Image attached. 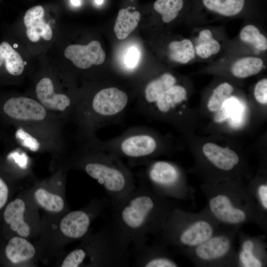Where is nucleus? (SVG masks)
I'll list each match as a JSON object with an SVG mask.
<instances>
[{
  "label": "nucleus",
  "instance_id": "obj_2",
  "mask_svg": "<svg viewBox=\"0 0 267 267\" xmlns=\"http://www.w3.org/2000/svg\"><path fill=\"white\" fill-rule=\"evenodd\" d=\"M72 165L84 171L103 188L112 206L136 186L130 169L121 158L109 152L84 146L73 158Z\"/></svg>",
  "mask_w": 267,
  "mask_h": 267
},
{
  "label": "nucleus",
  "instance_id": "obj_19",
  "mask_svg": "<svg viewBox=\"0 0 267 267\" xmlns=\"http://www.w3.org/2000/svg\"><path fill=\"white\" fill-rule=\"evenodd\" d=\"M177 79L170 73H164L149 81L144 86L137 107L151 103L164 91L176 84Z\"/></svg>",
  "mask_w": 267,
  "mask_h": 267
},
{
  "label": "nucleus",
  "instance_id": "obj_15",
  "mask_svg": "<svg viewBox=\"0 0 267 267\" xmlns=\"http://www.w3.org/2000/svg\"><path fill=\"white\" fill-rule=\"evenodd\" d=\"M44 9L41 5L29 8L24 16V23L27 28L26 35L32 42H37L42 37L50 40L52 36V30L44 19Z\"/></svg>",
  "mask_w": 267,
  "mask_h": 267
},
{
  "label": "nucleus",
  "instance_id": "obj_35",
  "mask_svg": "<svg viewBox=\"0 0 267 267\" xmlns=\"http://www.w3.org/2000/svg\"><path fill=\"white\" fill-rule=\"evenodd\" d=\"M258 196L263 208L267 210V185H261L258 190Z\"/></svg>",
  "mask_w": 267,
  "mask_h": 267
},
{
  "label": "nucleus",
  "instance_id": "obj_9",
  "mask_svg": "<svg viewBox=\"0 0 267 267\" xmlns=\"http://www.w3.org/2000/svg\"><path fill=\"white\" fill-rule=\"evenodd\" d=\"M53 81L48 77L42 78L35 88L36 100L60 121L72 116L78 98L66 94H56Z\"/></svg>",
  "mask_w": 267,
  "mask_h": 267
},
{
  "label": "nucleus",
  "instance_id": "obj_5",
  "mask_svg": "<svg viewBox=\"0 0 267 267\" xmlns=\"http://www.w3.org/2000/svg\"><path fill=\"white\" fill-rule=\"evenodd\" d=\"M2 110L21 127L44 140L60 141L61 121L36 99L23 96L12 97L5 101Z\"/></svg>",
  "mask_w": 267,
  "mask_h": 267
},
{
  "label": "nucleus",
  "instance_id": "obj_11",
  "mask_svg": "<svg viewBox=\"0 0 267 267\" xmlns=\"http://www.w3.org/2000/svg\"><path fill=\"white\" fill-rule=\"evenodd\" d=\"M64 55L82 69L101 64L105 59V52L97 41H92L87 45H70L65 49Z\"/></svg>",
  "mask_w": 267,
  "mask_h": 267
},
{
  "label": "nucleus",
  "instance_id": "obj_30",
  "mask_svg": "<svg viewBox=\"0 0 267 267\" xmlns=\"http://www.w3.org/2000/svg\"><path fill=\"white\" fill-rule=\"evenodd\" d=\"M254 244L251 240L245 241L242 246L239 258L241 264L245 267H261V261L254 254Z\"/></svg>",
  "mask_w": 267,
  "mask_h": 267
},
{
  "label": "nucleus",
  "instance_id": "obj_16",
  "mask_svg": "<svg viewBox=\"0 0 267 267\" xmlns=\"http://www.w3.org/2000/svg\"><path fill=\"white\" fill-rule=\"evenodd\" d=\"M202 150L209 161L217 168L223 171L233 169L239 161L238 156L234 151L213 143L205 144Z\"/></svg>",
  "mask_w": 267,
  "mask_h": 267
},
{
  "label": "nucleus",
  "instance_id": "obj_14",
  "mask_svg": "<svg viewBox=\"0 0 267 267\" xmlns=\"http://www.w3.org/2000/svg\"><path fill=\"white\" fill-rule=\"evenodd\" d=\"M27 205L21 198H16L6 207L3 214L5 222L18 236L28 238L32 233L27 217Z\"/></svg>",
  "mask_w": 267,
  "mask_h": 267
},
{
  "label": "nucleus",
  "instance_id": "obj_21",
  "mask_svg": "<svg viewBox=\"0 0 267 267\" xmlns=\"http://www.w3.org/2000/svg\"><path fill=\"white\" fill-rule=\"evenodd\" d=\"M129 8L121 9L115 21L114 31L119 40L126 39L136 27L140 18L138 11L131 12Z\"/></svg>",
  "mask_w": 267,
  "mask_h": 267
},
{
  "label": "nucleus",
  "instance_id": "obj_10",
  "mask_svg": "<svg viewBox=\"0 0 267 267\" xmlns=\"http://www.w3.org/2000/svg\"><path fill=\"white\" fill-rule=\"evenodd\" d=\"M186 99V91L175 84L162 92L153 102L138 107L146 116H171Z\"/></svg>",
  "mask_w": 267,
  "mask_h": 267
},
{
  "label": "nucleus",
  "instance_id": "obj_17",
  "mask_svg": "<svg viewBox=\"0 0 267 267\" xmlns=\"http://www.w3.org/2000/svg\"><path fill=\"white\" fill-rule=\"evenodd\" d=\"M5 254L10 262L17 265L31 261L35 257L36 251L34 245L27 238L17 235L8 241Z\"/></svg>",
  "mask_w": 267,
  "mask_h": 267
},
{
  "label": "nucleus",
  "instance_id": "obj_28",
  "mask_svg": "<svg viewBox=\"0 0 267 267\" xmlns=\"http://www.w3.org/2000/svg\"><path fill=\"white\" fill-rule=\"evenodd\" d=\"M240 38L244 42L253 44L257 49L264 51L267 48V39L259 29L253 25L244 27L240 31Z\"/></svg>",
  "mask_w": 267,
  "mask_h": 267
},
{
  "label": "nucleus",
  "instance_id": "obj_12",
  "mask_svg": "<svg viewBox=\"0 0 267 267\" xmlns=\"http://www.w3.org/2000/svg\"><path fill=\"white\" fill-rule=\"evenodd\" d=\"M208 203L211 212L222 222L237 225L246 220V212L235 206L229 197L225 194L215 195L210 198Z\"/></svg>",
  "mask_w": 267,
  "mask_h": 267
},
{
  "label": "nucleus",
  "instance_id": "obj_26",
  "mask_svg": "<svg viewBox=\"0 0 267 267\" xmlns=\"http://www.w3.org/2000/svg\"><path fill=\"white\" fill-rule=\"evenodd\" d=\"M197 42L196 53L203 58H207L217 53L221 49L220 44L213 38L211 31L208 29L200 31Z\"/></svg>",
  "mask_w": 267,
  "mask_h": 267
},
{
  "label": "nucleus",
  "instance_id": "obj_31",
  "mask_svg": "<svg viewBox=\"0 0 267 267\" xmlns=\"http://www.w3.org/2000/svg\"><path fill=\"white\" fill-rule=\"evenodd\" d=\"M86 253L81 246L68 253L61 264V267H79L84 266Z\"/></svg>",
  "mask_w": 267,
  "mask_h": 267
},
{
  "label": "nucleus",
  "instance_id": "obj_3",
  "mask_svg": "<svg viewBox=\"0 0 267 267\" xmlns=\"http://www.w3.org/2000/svg\"><path fill=\"white\" fill-rule=\"evenodd\" d=\"M130 97L114 86L101 88L91 96L78 98L72 117L86 142L95 138L100 128L120 121L130 105Z\"/></svg>",
  "mask_w": 267,
  "mask_h": 267
},
{
  "label": "nucleus",
  "instance_id": "obj_29",
  "mask_svg": "<svg viewBox=\"0 0 267 267\" xmlns=\"http://www.w3.org/2000/svg\"><path fill=\"white\" fill-rule=\"evenodd\" d=\"M233 88L227 82L223 83L219 85L214 90L211 95L208 103V108L212 112L219 110L224 102L230 96Z\"/></svg>",
  "mask_w": 267,
  "mask_h": 267
},
{
  "label": "nucleus",
  "instance_id": "obj_8",
  "mask_svg": "<svg viewBox=\"0 0 267 267\" xmlns=\"http://www.w3.org/2000/svg\"><path fill=\"white\" fill-rule=\"evenodd\" d=\"M110 203L108 198L94 199L82 209L66 214L59 222V229L67 239H83L89 233L91 223Z\"/></svg>",
  "mask_w": 267,
  "mask_h": 267
},
{
  "label": "nucleus",
  "instance_id": "obj_20",
  "mask_svg": "<svg viewBox=\"0 0 267 267\" xmlns=\"http://www.w3.org/2000/svg\"><path fill=\"white\" fill-rule=\"evenodd\" d=\"M4 64L7 72L17 76L23 73L25 63L19 53L6 42L0 44V67Z\"/></svg>",
  "mask_w": 267,
  "mask_h": 267
},
{
  "label": "nucleus",
  "instance_id": "obj_4",
  "mask_svg": "<svg viewBox=\"0 0 267 267\" xmlns=\"http://www.w3.org/2000/svg\"><path fill=\"white\" fill-rule=\"evenodd\" d=\"M81 245L86 253L84 265L125 267L130 265L131 241L111 222L97 233H89Z\"/></svg>",
  "mask_w": 267,
  "mask_h": 267
},
{
  "label": "nucleus",
  "instance_id": "obj_32",
  "mask_svg": "<svg viewBox=\"0 0 267 267\" xmlns=\"http://www.w3.org/2000/svg\"><path fill=\"white\" fill-rule=\"evenodd\" d=\"M140 58L139 50L134 46L131 47L127 52L124 58V64L129 69L135 68Z\"/></svg>",
  "mask_w": 267,
  "mask_h": 267
},
{
  "label": "nucleus",
  "instance_id": "obj_36",
  "mask_svg": "<svg viewBox=\"0 0 267 267\" xmlns=\"http://www.w3.org/2000/svg\"><path fill=\"white\" fill-rule=\"evenodd\" d=\"M70 1L75 6H79L81 4V0H70Z\"/></svg>",
  "mask_w": 267,
  "mask_h": 267
},
{
  "label": "nucleus",
  "instance_id": "obj_22",
  "mask_svg": "<svg viewBox=\"0 0 267 267\" xmlns=\"http://www.w3.org/2000/svg\"><path fill=\"white\" fill-rule=\"evenodd\" d=\"M34 198L40 207L51 213H60L65 208V202L63 197L43 187L35 190Z\"/></svg>",
  "mask_w": 267,
  "mask_h": 267
},
{
  "label": "nucleus",
  "instance_id": "obj_13",
  "mask_svg": "<svg viewBox=\"0 0 267 267\" xmlns=\"http://www.w3.org/2000/svg\"><path fill=\"white\" fill-rule=\"evenodd\" d=\"M134 265L140 267H176L177 263L157 245L134 247Z\"/></svg>",
  "mask_w": 267,
  "mask_h": 267
},
{
  "label": "nucleus",
  "instance_id": "obj_37",
  "mask_svg": "<svg viewBox=\"0 0 267 267\" xmlns=\"http://www.w3.org/2000/svg\"><path fill=\"white\" fill-rule=\"evenodd\" d=\"M95 0V2L97 4V5H101L102 4L103 2V0Z\"/></svg>",
  "mask_w": 267,
  "mask_h": 267
},
{
  "label": "nucleus",
  "instance_id": "obj_24",
  "mask_svg": "<svg viewBox=\"0 0 267 267\" xmlns=\"http://www.w3.org/2000/svg\"><path fill=\"white\" fill-rule=\"evenodd\" d=\"M208 9L226 16L238 14L243 9L245 0H202Z\"/></svg>",
  "mask_w": 267,
  "mask_h": 267
},
{
  "label": "nucleus",
  "instance_id": "obj_23",
  "mask_svg": "<svg viewBox=\"0 0 267 267\" xmlns=\"http://www.w3.org/2000/svg\"><path fill=\"white\" fill-rule=\"evenodd\" d=\"M264 66L263 60L256 57H244L236 61L231 72L236 77L245 78L258 74Z\"/></svg>",
  "mask_w": 267,
  "mask_h": 267
},
{
  "label": "nucleus",
  "instance_id": "obj_18",
  "mask_svg": "<svg viewBox=\"0 0 267 267\" xmlns=\"http://www.w3.org/2000/svg\"><path fill=\"white\" fill-rule=\"evenodd\" d=\"M231 247L230 239L225 235L212 236L196 246L195 253L203 261H212L225 256Z\"/></svg>",
  "mask_w": 267,
  "mask_h": 267
},
{
  "label": "nucleus",
  "instance_id": "obj_25",
  "mask_svg": "<svg viewBox=\"0 0 267 267\" xmlns=\"http://www.w3.org/2000/svg\"><path fill=\"white\" fill-rule=\"evenodd\" d=\"M170 58L173 61L185 64L195 57V49L188 39L173 41L169 45Z\"/></svg>",
  "mask_w": 267,
  "mask_h": 267
},
{
  "label": "nucleus",
  "instance_id": "obj_33",
  "mask_svg": "<svg viewBox=\"0 0 267 267\" xmlns=\"http://www.w3.org/2000/svg\"><path fill=\"white\" fill-rule=\"evenodd\" d=\"M254 95L259 103L263 104L267 103V79H263L259 81L254 89Z\"/></svg>",
  "mask_w": 267,
  "mask_h": 267
},
{
  "label": "nucleus",
  "instance_id": "obj_27",
  "mask_svg": "<svg viewBox=\"0 0 267 267\" xmlns=\"http://www.w3.org/2000/svg\"><path fill=\"white\" fill-rule=\"evenodd\" d=\"M182 6L183 0H157L154 3V9L161 15L165 23L175 19Z\"/></svg>",
  "mask_w": 267,
  "mask_h": 267
},
{
  "label": "nucleus",
  "instance_id": "obj_6",
  "mask_svg": "<svg viewBox=\"0 0 267 267\" xmlns=\"http://www.w3.org/2000/svg\"><path fill=\"white\" fill-rule=\"evenodd\" d=\"M85 147L112 153L129 160L134 165L150 160L159 150V141L145 127H133L114 138L101 140L97 137Z\"/></svg>",
  "mask_w": 267,
  "mask_h": 267
},
{
  "label": "nucleus",
  "instance_id": "obj_34",
  "mask_svg": "<svg viewBox=\"0 0 267 267\" xmlns=\"http://www.w3.org/2000/svg\"><path fill=\"white\" fill-rule=\"evenodd\" d=\"M9 190L7 185L0 178V209L6 204L8 197Z\"/></svg>",
  "mask_w": 267,
  "mask_h": 267
},
{
  "label": "nucleus",
  "instance_id": "obj_7",
  "mask_svg": "<svg viewBox=\"0 0 267 267\" xmlns=\"http://www.w3.org/2000/svg\"><path fill=\"white\" fill-rule=\"evenodd\" d=\"M144 167L140 178L143 179L159 196L178 197L182 193L180 187V174L174 164L164 161L142 163Z\"/></svg>",
  "mask_w": 267,
  "mask_h": 267
},
{
  "label": "nucleus",
  "instance_id": "obj_1",
  "mask_svg": "<svg viewBox=\"0 0 267 267\" xmlns=\"http://www.w3.org/2000/svg\"><path fill=\"white\" fill-rule=\"evenodd\" d=\"M165 199L157 195L142 178L138 186L112 206L111 222L134 247L146 243L148 237L161 231L171 212Z\"/></svg>",
  "mask_w": 267,
  "mask_h": 267
}]
</instances>
